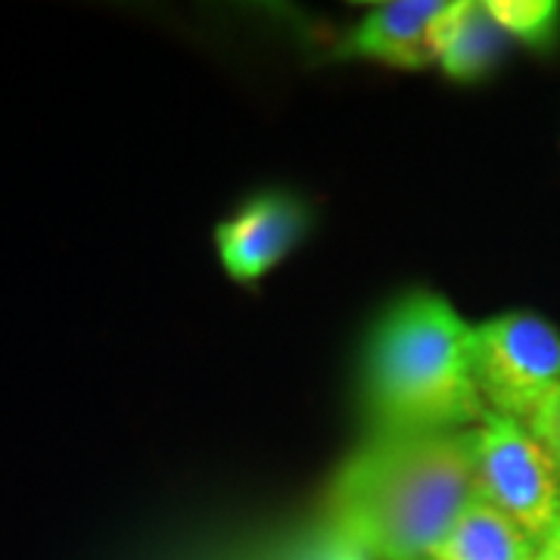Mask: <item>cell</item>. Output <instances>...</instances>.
Segmentation results:
<instances>
[{"instance_id":"1","label":"cell","mask_w":560,"mask_h":560,"mask_svg":"<svg viewBox=\"0 0 560 560\" xmlns=\"http://www.w3.org/2000/svg\"><path fill=\"white\" fill-rule=\"evenodd\" d=\"M480 427L364 440L324 486L318 511L364 560H427L480 499Z\"/></svg>"},{"instance_id":"2","label":"cell","mask_w":560,"mask_h":560,"mask_svg":"<svg viewBox=\"0 0 560 560\" xmlns=\"http://www.w3.org/2000/svg\"><path fill=\"white\" fill-rule=\"evenodd\" d=\"M474 324L452 302L418 290L371 330L361 355L364 440H401L474 430L486 405L470 368Z\"/></svg>"},{"instance_id":"3","label":"cell","mask_w":560,"mask_h":560,"mask_svg":"<svg viewBox=\"0 0 560 560\" xmlns=\"http://www.w3.org/2000/svg\"><path fill=\"white\" fill-rule=\"evenodd\" d=\"M470 368L486 411L526 427L560 386V330L536 312L474 324Z\"/></svg>"},{"instance_id":"4","label":"cell","mask_w":560,"mask_h":560,"mask_svg":"<svg viewBox=\"0 0 560 560\" xmlns=\"http://www.w3.org/2000/svg\"><path fill=\"white\" fill-rule=\"evenodd\" d=\"M480 499L539 545L560 521V474L539 440L511 418L480 423Z\"/></svg>"},{"instance_id":"5","label":"cell","mask_w":560,"mask_h":560,"mask_svg":"<svg viewBox=\"0 0 560 560\" xmlns=\"http://www.w3.org/2000/svg\"><path fill=\"white\" fill-rule=\"evenodd\" d=\"M305 209L287 194H265L215 228L221 268L237 283H256L290 256L305 234Z\"/></svg>"},{"instance_id":"6","label":"cell","mask_w":560,"mask_h":560,"mask_svg":"<svg viewBox=\"0 0 560 560\" xmlns=\"http://www.w3.org/2000/svg\"><path fill=\"white\" fill-rule=\"evenodd\" d=\"M445 0H386L371 7L342 38L340 57L383 62L393 69L433 66L430 28Z\"/></svg>"},{"instance_id":"7","label":"cell","mask_w":560,"mask_h":560,"mask_svg":"<svg viewBox=\"0 0 560 560\" xmlns=\"http://www.w3.org/2000/svg\"><path fill=\"white\" fill-rule=\"evenodd\" d=\"M504 44L508 35L477 0H445L430 28L433 66L455 81L482 79L499 62Z\"/></svg>"},{"instance_id":"8","label":"cell","mask_w":560,"mask_h":560,"mask_svg":"<svg viewBox=\"0 0 560 560\" xmlns=\"http://www.w3.org/2000/svg\"><path fill=\"white\" fill-rule=\"evenodd\" d=\"M536 541L492 504L477 499L442 536L427 560H533Z\"/></svg>"},{"instance_id":"9","label":"cell","mask_w":560,"mask_h":560,"mask_svg":"<svg viewBox=\"0 0 560 560\" xmlns=\"http://www.w3.org/2000/svg\"><path fill=\"white\" fill-rule=\"evenodd\" d=\"M202 560H364L342 539L340 533L330 526V521L318 511V504L312 508L308 517L290 523L278 529L275 536H261V539L246 541L237 548H228L215 558Z\"/></svg>"},{"instance_id":"10","label":"cell","mask_w":560,"mask_h":560,"mask_svg":"<svg viewBox=\"0 0 560 560\" xmlns=\"http://www.w3.org/2000/svg\"><path fill=\"white\" fill-rule=\"evenodd\" d=\"M486 13L508 38L545 47L558 35L560 3L555 0H482Z\"/></svg>"},{"instance_id":"11","label":"cell","mask_w":560,"mask_h":560,"mask_svg":"<svg viewBox=\"0 0 560 560\" xmlns=\"http://www.w3.org/2000/svg\"><path fill=\"white\" fill-rule=\"evenodd\" d=\"M526 430L539 440V445L548 452V458L555 460L560 474V386L545 399L533 420L526 423Z\"/></svg>"},{"instance_id":"12","label":"cell","mask_w":560,"mask_h":560,"mask_svg":"<svg viewBox=\"0 0 560 560\" xmlns=\"http://www.w3.org/2000/svg\"><path fill=\"white\" fill-rule=\"evenodd\" d=\"M533 560H560V521L551 526V533L539 541L536 558Z\"/></svg>"}]
</instances>
